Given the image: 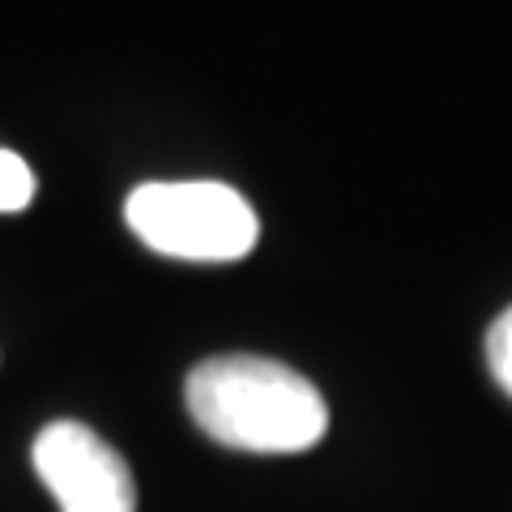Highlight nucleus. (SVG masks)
<instances>
[{
	"mask_svg": "<svg viewBox=\"0 0 512 512\" xmlns=\"http://www.w3.org/2000/svg\"><path fill=\"white\" fill-rule=\"evenodd\" d=\"M184 402L205 436L239 453H308L329 431L316 384L278 359H205L188 372Z\"/></svg>",
	"mask_w": 512,
	"mask_h": 512,
	"instance_id": "obj_1",
	"label": "nucleus"
},
{
	"mask_svg": "<svg viewBox=\"0 0 512 512\" xmlns=\"http://www.w3.org/2000/svg\"><path fill=\"white\" fill-rule=\"evenodd\" d=\"M124 218L146 248L175 261H239L256 248L261 222L248 197L218 180H158L133 188Z\"/></svg>",
	"mask_w": 512,
	"mask_h": 512,
	"instance_id": "obj_2",
	"label": "nucleus"
},
{
	"mask_svg": "<svg viewBox=\"0 0 512 512\" xmlns=\"http://www.w3.org/2000/svg\"><path fill=\"white\" fill-rule=\"evenodd\" d=\"M487 367L500 380V389L512 397V308L495 316V325L487 329Z\"/></svg>",
	"mask_w": 512,
	"mask_h": 512,
	"instance_id": "obj_5",
	"label": "nucleus"
},
{
	"mask_svg": "<svg viewBox=\"0 0 512 512\" xmlns=\"http://www.w3.org/2000/svg\"><path fill=\"white\" fill-rule=\"evenodd\" d=\"M30 461L60 512H137L133 470L86 423H47L30 448Z\"/></svg>",
	"mask_w": 512,
	"mask_h": 512,
	"instance_id": "obj_3",
	"label": "nucleus"
},
{
	"mask_svg": "<svg viewBox=\"0 0 512 512\" xmlns=\"http://www.w3.org/2000/svg\"><path fill=\"white\" fill-rule=\"evenodd\" d=\"M30 201H35V171L22 154L0 146V214H18Z\"/></svg>",
	"mask_w": 512,
	"mask_h": 512,
	"instance_id": "obj_4",
	"label": "nucleus"
}]
</instances>
